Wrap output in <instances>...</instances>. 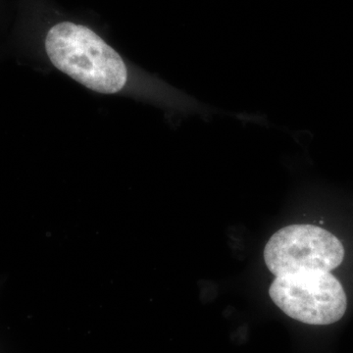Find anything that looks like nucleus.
Returning <instances> with one entry per match:
<instances>
[{"label":"nucleus","instance_id":"3","mask_svg":"<svg viewBox=\"0 0 353 353\" xmlns=\"http://www.w3.org/2000/svg\"><path fill=\"white\" fill-rule=\"evenodd\" d=\"M343 257L345 248L340 240L312 225H292L279 230L264 250L265 263L276 277L301 271L331 272L340 266Z\"/></svg>","mask_w":353,"mask_h":353},{"label":"nucleus","instance_id":"1","mask_svg":"<svg viewBox=\"0 0 353 353\" xmlns=\"http://www.w3.org/2000/svg\"><path fill=\"white\" fill-rule=\"evenodd\" d=\"M44 48L55 68L92 92L115 94L126 85L123 58L85 26L58 23L46 34Z\"/></svg>","mask_w":353,"mask_h":353},{"label":"nucleus","instance_id":"2","mask_svg":"<svg viewBox=\"0 0 353 353\" xmlns=\"http://www.w3.org/2000/svg\"><path fill=\"white\" fill-rule=\"evenodd\" d=\"M269 296L285 314L309 325L334 324L347 311L345 290L330 272L309 270L279 276L272 283Z\"/></svg>","mask_w":353,"mask_h":353}]
</instances>
